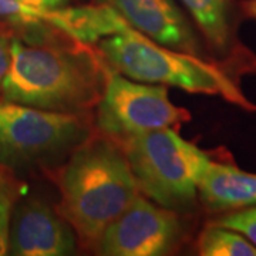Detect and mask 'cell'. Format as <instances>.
<instances>
[{"label":"cell","mask_w":256,"mask_h":256,"mask_svg":"<svg viewBox=\"0 0 256 256\" xmlns=\"http://www.w3.org/2000/svg\"><path fill=\"white\" fill-rule=\"evenodd\" d=\"M98 66L88 54L12 38L2 100L40 110L78 114L102 92Z\"/></svg>","instance_id":"obj_2"},{"label":"cell","mask_w":256,"mask_h":256,"mask_svg":"<svg viewBox=\"0 0 256 256\" xmlns=\"http://www.w3.org/2000/svg\"><path fill=\"white\" fill-rule=\"evenodd\" d=\"M53 9L38 8L20 0H0V22L16 28H42L50 26Z\"/></svg>","instance_id":"obj_15"},{"label":"cell","mask_w":256,"mask_h":256,"mask_svg":"<svg viewBox=\"0 0 256 256\" xmlns=\"http://www.w3.org/2000/svg\"><path fill=\"white\" fill-rule=\"evenodd\" d=\"M122 144L140 192L175 212L188 210L198 198L210 156L174 128H161Z\"/></svg>","instance_id":"obj_4"},{"label":"cell","mask_w":256,"mask_h":256,"mask_svg":"<svg viewBox=\"0 0 256 256\" xmlns=\"http://www.w3.org/2000/svg\"><path fill=\"white\" fill-rule=\"evenodd\" d=\"M23 3L38 6V8H46V9H57V8H63L67 6L70 0H20Z\"/></svg>","instance_id":"obj_18"},{"label":"cell","mask_w":256,"mask_h":256,"mask_svg":"<svg viewBox=\"0 0 256 256\" xmlns=\"http://www.w3.org/2000/svg\"><path fill=\"white\" fill-rule=\"evenodd\" d=\"M97 44L111 67L128 78L220 96L229 102L249 107V101L235 82L218 67L195 54L161 46L132 28L101 38Z\"/></svg>","instance_id":"obj_3"},{"label":"cell","mask_w":256,"mask_h":256,"mask_svg":"<svg viewBox=\"0 0 256 256\" xmlns=\"http://www.w3.org/2000/svg\"><path fill=\"white\" fill-rule=\"evenodd\" d=\"M198 252L202 256H256V246L236 230L214 224L198 239Z\"/></svg>","instance_id":"obj_13"},{"label":"cell","mask_w":256,"mask_h":256,"mask_svg":"<svg viewBox=\"0 0 256 256\" xmlns=\"http://www.w3.org/2000/svg\"><path fill=\"white\" fill-rule=\"evenodd\" d=\"M57 184L58 212L87 245H96L140 194L124 150L111 138L86 140L77 146Z\"/></svg>","instance_id":"obj_1"},{"label":"cell","mask_w":256,"mask_h":256,"mask_svg":"<svg viewBox=\"0 0 256 256\" xmlns=\"http://www.w3.org/2000/svg\"><path fill=\"white\" fill-rule=\"evenodd\" d=\"M184 229L178 212L138 195L94 246L104 256H164L178 248Z\"/></svg>","instance_id":"obj_7"},{"label":"cell","mask_w":256,"mask_h":256,"mask_svg":"<svg viewBox=\"0 0 256 256\" xmlns=\"http://www.w3.org/2000/svg\"><path fill=\"white\" fill-rule=\"evenodd\" d=\"M128 24L158 44L178 52L198 53V40L175 0H102Z\"/></svg>","instance_id":"obj_9"},{"label":"cell","mask_w":256,"mask_h":256,"mask_svg":"<svg viewBox=\"0 0 256 256\" xmlns=\"http://www.w3.org/2000/svg\"><path fill=\"white\" fill-rule=\"evenodd\" d=\"M12 38L6 32L0 30V96L4 77L9 70L10 60H12Z\"/></svg>","instance_id":"obj_17"},{"label":"cell","mask_w":256,"mask_h":256,"mask_svg":"<svg viewBox=\"0 0 256 256\" xmlns=\"http://www.w3.org/2000/svg\"><path fill=\"white\" fill-rule=\"evenodd\" d=\"M72 225L40 200L20 201L13 210L8 255L68 256L77 252Z\"/></svg>","instance_id":"obj_8"},{"label":"cell","mask_w":256,"mask_h":256,"mask_svg":"<svg viewBox=\"0 0 256 256\" xmlns=\"http://www.w3.org/2000/svg\"><path fill=\"white\" fill-rule=\"evenodd\" d=\"M131 26L111 4L57 8L53 9L52 28L80 44L98 43L101 38L126 32Z\"/></svg>","instance_id":"obj_10"},{"label":"cell","mask_w":256,"mask_h":256,"mask_svg":"<svg viewBox=\"0 0 256 256\" xmlns=\"http://www.w3.org/2000/svg\"><path fill=\"white\" fill-rule=\"evenodd\" d=\"M198 196L212 212L254 206L256 205V174L212 161L200 184Z\"/></svg>","instance_id":"obj_11"},{"label":"cell","mask_w":256,"mask_h":256,"mask_svg":"<svg viewBox=\"0 0 256 256\" xmlns=\"http://www.w3.org/2000/svg\"><path fill=\"white\" fill-rule=\"evenodd\" d=\"M26 191L28 186L18 180L16 171L0 162V256L8 255L10 220Z\"/></svg>","instance_id":"obj_14"},{"label":"cell","mask_w":256,"mask_h":256,"mask_svg":"<svg viewBox=\"0 0 256 256\" xmlns=\"http://www.w3.org/2000/svg\"><path fill=\"white\" fill-rule=\"evenodd\" d=\"M242 9L246 13V16L256 20V0H245L242 3Z\"/></svg>","instance_id":"obj_19"},{"label":"cell","mask_w":256,"mask_h":256,"mask_svg":"<svg viewBox=\"0 0 256 256\" xmlns=\"http://www.w3.org/2000/svg\"><path fill=\"white\" fill-rule=\"evenodd\" d=\"M210 46L224 52L229 43V0H181Z\"/></svg>","instance_id":"obj_12"},{"label":"cell","mask_w":256,"mask_h":256,"mask_svg":"<svg viewBox=\"0 0 256 256\" xmlns=\"http://www.w3.org/2000/svg\"><path fill=\"white\" fill-rule=\"evenodd\" d=\"M215 225L236 230L256 246V205L228 210L215 220Z\"/></svg>","instance_id":"obj_16"},{"label":"cell","mask_w":256,"mask_h":256,"mask_svg":"<svg viewBox=\"0 0 256 256\" xmlns=\"http://www.w3.org/2000/svg\"><path fill=\"white\" fill-rule=\"evenodd\" d=\"M88 127L78 114L0 101V162L20 170L82 144Z\"/></svg>","instance_id":"obj_5"},{"label":"cell","mask_w":256,"mask_h":256,"mask_svg":"<svg viewBox=\"0 0 256 256\" xmlns=\"http://www.w3.org/2000/svg\"><path fill=\"white\" fill-rule=\"evenodd\" d=\"M188 112L172 104L161 84L141 82L111 72L97 101V127L114 141L174 127Z\"/></svg>","instance_id":"obj_6"}]
</instances>
